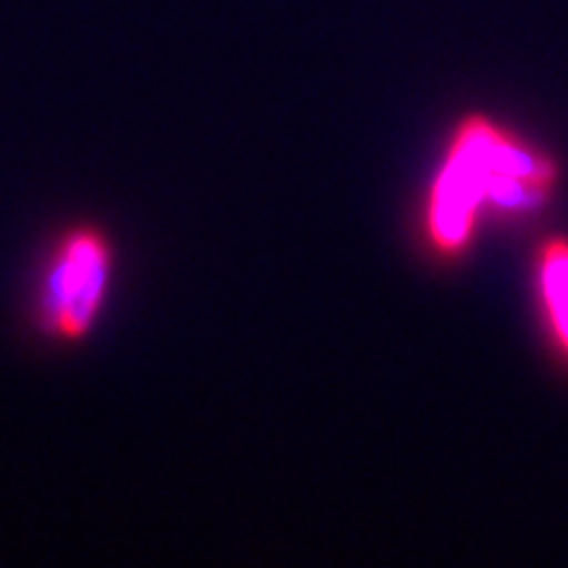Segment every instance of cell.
Instances as JSON below:
<instances>
[{
    "instance_id": "obj_3",
    "label": "cell",
    "mask_w": 568,
    "mask_h": 568,
    "mask_svg": "<svg viewBox=\"0 0 568 568\" xmlns=\"http://www.w3.org/2000/svg\"><path fill=\"white\" fill-rule=\"evenodd\" d=\"M537 282L548 325L568 354V239H551L539 250Z\"/></svg>"
},
{
    "instance_id": "obj_1",
    "label": "cell",
    "mask_w": 568,
    "mask_h": 568,
    "mask_svg": "<svg viewBox=\"0 0 568 568\" xmlns=\"http://www.w3.org/2000/svg\"><path fill=\"white\" fill-rule=\"evenodd\" d=\"M554 183L557 165L548 154L525 145L485 113H467L429 186L426 241L444 258H456L470 247L481 212H534L551 195Z\"/></svg>"
},
{
    "instance_id": "obj_2",
    "label": "cell",
    "mask_w": 568,
    "mask_h": 568,
    "mask_svg": "<svg viewBox=\"0 0 568 568\" xmlns=\"http://www.w3.org/2000/svg\"><path fill=\"white\" fill-rule=\"evenodd\" d=\"M111 270V241L99 226H73L61 235L38 296V320L50 337L64 343L88 337L105 305Z\"/></svg>"
}]
</instances>
